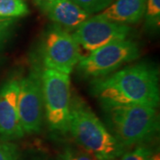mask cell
<instances>
[{
  "mask_svg": "<svg viewBox=\"0 0 160 160\" xmlns=\"http://www.w3.org/2000/svg\"><path fill=\"white\" fill-rule=\"evenodd\" d=\"M92 89L102 106L143 104L158 108L159 104L158 71L146 63L131 65L96 78Z\"/></svg>",
  "mask_w": 160,
  "mask_h": 160,
  "instance_id": "cell-1",
  "label": "cell"
},
{
  "mask_svg": "<svg viewBox=\"0 0 160 160\" xmlns=\"http://www.w3.org/2000/svg\"><path fill=\"white\" fill-rule=\"evenodd\" d=\"M69 132L75 141L96 160H117L126 148L110 133L83 101H71Z\"/></svg>",
  "mask_w": 160,
  "mask_h": 160,
  "instance_id": "cell-2",
  "label": "cell"
},
{
  "mask_svg": "<svg viewBox=\"0 0 160 160\" xmlns=\"http://www.w3.org/2000/svg\"><path fill=\"white\" fill-rule=\"evenodd\" d=\"M117 138L125 148L142 143L159 129L156 107L143 104L102 106Z\"/></svg>",
  "mask_w": 160,
  "mask_h": 160,
  "instance_id": "cell-3",
  "label": "cell"
},
{
  "mask_svg": "<svg viewBox=\"0 0 160 160\" xmlns=\"http://www.w3.org/2000/svg\"><path fill=\"white\" fill-rule=\"evenodd\" d=\"M45 118L52 131L69 132L71 109L69 75L45 69L40 72Z\"/></svg>",
  "mask_w": 160,
  "mask_h": 160,
  "instance_id": "cell-4",
  "label": "cell"
},
{
  "mask_svg": "<svg viewBox=\"0 0 160 160\" xmlns=\"http://www.w3.org/2000/svg\"><path fill=\"white\" fill-rule=\"evenodd\" d=\"M140 56V48L131 39L115 41L82 56L77 68L86 78H100L113 73Z\"/></svg>",
  "mask_w": 160,
  "mask_h": 160,
  "instance_id": "cell-5",
  "label": "cell"
},
{
  "mask_svg": "<svg viewBox=\"0 0 160 160\" xmlns=\"http://www.w3.org/2000/svg\"><path fill=\"white\" fill-rule=\"evenodd\" d=\"M42 54L46 69L68 75L71 74L82 57L73 35L57 24L49 27L46 32Z\"/></svg>",
  "mask_w": 160,
  "mask_h": 160,
  "instance_id": "cell-6",
  "label": "cell"
},
{
  "mask_svg": "<svg viewBox=\"0 0 160 160\" xmlns=\"http://www.w3.org/2000/svg\"><path fill=\"white\" fill-rule=\"evenodd\" d=\"M18 113L25 133H38L45 119L40 72L33 70L20 79Z\"/></svg>",
  "mask_w": 160,
  "mask_h": 160,
  "instance_id": "cell-7",
  "label": "cell"
},
{
  "mask_svg": "<svg viewBox=\"0 0 160 160\" xmlns=\"http://www.w3.org/2000/svg\"><path fill=\"white\" fill-rule=\"evenodd\" d=\"M131 30L128 25L110 22L96 14L81 23L72 35L79 47L91 52L109 43L126 39Z\"/></svg>",
  "mask_w": 160,
  "mask_h": 160,
  "instance_id": "cell-8",
  "label": "cell"
},
{
  "mask_svg": "<svg viewBox=\"0 0 160 160\" xmlns=\"http://www.w3.org/2000/svg\"><path fill=\"white\" fill-rule=\"evenodd\" d=\"M20 79L7 80L0 88V136L6 140L22 138L25 134L18 113Z\"/></svg>",
  "mask_w": 160,
  "mask_h": 160,
  "instance_id": "cell-9",
  "label": "cell"
},
{
  "mask_svg": "<svg viewBox=\"0 0 160 160\" xmlns=\"http://www.w3.org/2000/svg\"><path fill=\"white\" fill-rule=\"evenodd\" d=\"M40 9L54 24L67 30H75L92 16L71 0H52Z\"/></svg>",
  "mask_w": 160,
  "mask_h": 160,
  "instance_id": "cell-10",
  "label": "cell"
},
{
  "mask_svg": "<svg viewBox=\"0 0 160 160\" xmlns=\"http://www.w3.org/2000/svg\"><path fill=\"white\" fill-rule=\"evenodd\" d=\"M147 0H115L97 15L120 24H134L144 16Z\"/></svg>",
  "mask_w": 160,
  "mask_h": 160,
  "instance_id": "cell-11",
  "label": "cell"
},
{
  "mask_svg": "<svg viewBox=\"0 0 160 160\" xmlns=\"http://www.w3.org/2000/svg\"><path fill=\"white\" fill-rule=\"evenodd\" d=\"M29 13L24 0H0V17L21 18Z\"/></svg>",
  "mask_w": 160,
  "mask_h": 160,
  "instance_id": "cell-12",
  "label": "cell"
},
{
  "mask_svg": "<svg viewBox=\"0 0 160 160\" xmlns=\"http://www.w3.org/2000/svg\"><path fill=\"white\" fill-rule=\"evenodd\" d=\"M145 27L149 31H158L160 26V0H147L144 12Z\"/></svg>",
  "mask_w": 160,
  "mask_h": 160,
  "instance_id": "cell-13",
  "label": "cell"
},
{
  "mask_svg": "<svg viewBox=\"0 0 160 160\" xmlns=\"http://www.w3.org/2000/svg\"><path fill=\"white\" fill-rule=\"evenodd\" d=\"M90 15L101 12L115 0H71Z\"/></svg>",
  "mask_w": 160,
  "mask_h": 160,
  "instance_id": "cell-14",
  "label": "cell"
},
{
  "mask_svg": "<svg viewBox=\"0 0 160 160\" xmlns=\"http://www.w3.org/2000/svg\"><path fill=\"white\" fill-rule=\"evenodd\" d=\"M152 155L151 149L146 146H139L130 151L124 152L118 160H149Z\"/></svg>",
  "mask_w": 160,
  "mask_h": 160,
  "instance_id": "cell-15",
  "label": "cell"
},
{
  "mask_svg": "<svg viewBox=\"0 0 160 160\" xmlns=\"http://www.w3.org/2000/svg\"><path fill=\"white\" fill-rule=\"evenodd\" d=\"M19 149L16 144L8 141H0V160H18Z\"/></svg>",
  "mask_w": 160,
  "mask_h": 160,
  "instance_id": "cell-16",
  "label": "cell"
},
{
  "mask_svg": "<svg viewBox=\"0 0 160 160\" xmlns=\"http://www.w3.org/2000/svg\"><path fill=\"white\" fill-rule=\"evenodd\" d=\"M15 22L16 18L0 17V46L10 37Z\"/></svg>",
  "mask_w": 160,
  "mask_h": 160,
  "instance_id": "cell-17",
  "label": "cell"
},
{
  "mask_svg": "<svg viewBox=\"0 0 160 160\" xmlns=\"http://www.w3.org/2000/svg\"><path fill=\"white\" fill-rule=\"evenodd\" d=\"M60 160H94L90 155L83 153L79 150L71 148L64 149L60 156Z\"/></svg>",
  "mask_w": 160,
  "mask_h": 160,
  "instance_id": "cell-18",
  "label": "cell"
},
{
  "mask_svg": "<svg viewBox=\"0 0 160 160\" xmlns=\"http://www.w3.org/2000/svg\"><path fill=\"white\" fill-rule=\"evenodd\" d=\"M51 1H52V0H33V2H34L35 4L38 6L39 8L40 7H42L43 6H45L47 3L51 2Z\"/></svg>",
  "mask_w": 160,
  "mask_h": 160,
  "instance_id": "cell-19",
  "label": "cell"
},
{
  "mask_svg": "<svg viewBox=\"0 0 160 160\" xmlns=\"http://www.w3.org/2000/svg\"><path fill=\"white\" fill-rule=\"evenodd\" d=\"M149 160H160L159 153H155V154L151 155Z\"/></svg>",
  "mask_w": 160,
  "mask_h": 160,
  "instance_id": "cell-20",
  "label": "cell"
}]
</instances>
